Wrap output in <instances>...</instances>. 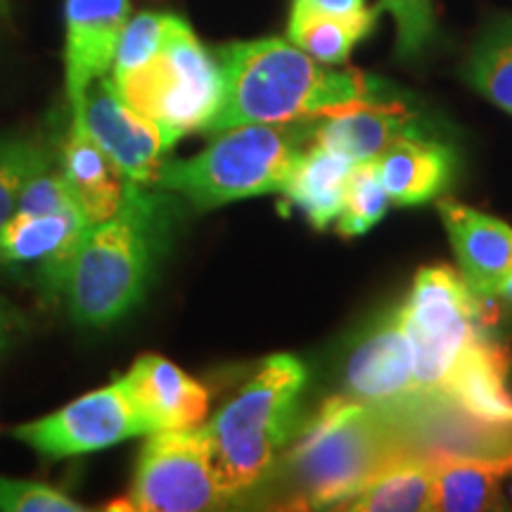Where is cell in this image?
Wrapping results in <instances>:
<instances>
[{
	"label": "cell",
	"mask_w": 512,
	"mask_h": 512,
	"mask_svg": "<svg viewBox=\"0 0 512 512\" xmlns=\"http://www.w3.org/2000/svg\"><path fill=\"white\" fill-rule=\"evenodd\" d=\"M0 510L5 512H81L74 498L62 494L55 486L31 479L0 475Z\"/></svg>",
	"instance_id": "cell-29"
},
{
	"label": "cell",
	"mask_w": 512,
	"mask_h": 512,
	"mask_svg": "<svg viewBox=\"0 0 512 512\" xmlns=\"http://www.w3.org/2000/svg\"><path fill=\"white\" fill-rule=\"evenodd\" d=\"M12 323H15V313L8 309V304L0 299V347L8 342L10 332H12Z\"/></svg>",
	"instance_id": "cell-31"
},
{
	"label": "cell",
	"mask_w": 512,
	"mask_h": 512,
	"mask_svg": "<svg viewBox=\"0 0 512 512\" xmlns=\"http://www.w3.org/2000/svg\"><path fill=\"white\" fill-rule=\"evenodd\" d=\"M503 491H505V501L512 505V472L508 477H505V484H503Z\"/></svg>",
	"instance_id": "cell-33"
},
{
	"label": "cell",
	"mask_w": 512,
	"mask_h": 512,
	"mask_svg": "<svg viewBox=\"0 0 512 512\" xmlns=\"http://www.w3.org/2000/svg\"><path fill=\"white\" fill-rule=\"evenodd\" d=\"M437 209L467 287L494 299L512 275V226L456 200H437Z\"/></svg>",
	"instance_id": "cell-14"
},
{
	"label": "cell",
	"mask_w": 512,
	"mask_h": 512,
	"mask_svg": "<svg viewBox=\"0 0 512 512\" xmlns=\"http://www.w3.org/2000/svg\"><path fill=\"white\" fill-rule=\"evenodd\" d=\"M140 434H150V425L121 380L83 394L60 411L15 430L19 441L48 458L105 451Z\"/></svg>",
	"instance_id": "cell-9"
},
{
	"label": "cell",
	"mask_w": 512,
	"mask_h": 512,
	"mask_svg": "<svg viewBox=\"0 0 512 512\" xmlns=\"http://www.w3.org/2000/svg\"><path fill=\"white\" fill-rule=\"evenodd\" d=\"M128 0H67L64 3V76L72 110L81 107L88 86L110 74L119 38L131 17Z\"/></svg>",
	"instance_id": "cell-13"
},
{
	"label": "cell",
	"mask_w": 512,
	"mask_h": 512,
	"mask_svg": "<svg viewBox=\"0 0 512 512\" xmlns=\"http://www.w3.org/2000/svg\"><path fill=\"white\" fill-rule=\"evenodd\" d=\"M72 112L83 119L88 133L126 181L155 185L162 157L171 150L169 140L155 121L121 100L110 74L95 79L83 95L81 107Z\"/></svg>",
	"instance_id": "cell-10"
},
{
	"label": "cell",
	"mask_w": 512,
	"mask_h": 512,
	"mask_svg": "<svg viewBox=\"0 0 512 512\" xmlns=\"http://www.w3.org/2000/svg\"><path fill=\"white\" fill-rule=\"evenodd\" d=\"M354 169V159L311 140L294 166L283 195L294 207L304 211L313 228L323 230L337 221L347 200L349 178Z\"/></svg>",
	"instance_id": "cell-21"
},
{
	"label": "cell",
	"mask_w": 512,
	"mask_h": 512,
	"mask_svg": "<svg viewBox=\"0 0 512 512\" xmlns=\"http://www.w3.org/2000/svg\"><path fill=\"white\" fill-rule=\"evenodd\" d=\"M389 204H392V197L387 195L380 178H377L375 164H356L349 178L347 200H344V207L337 216V233L342 238H356V235L368 233L384 219Z\"/></svg>",
	"instance_id": "cell-26"
},
{
	"label": "cell",
	"mask_w": 512,
	"mask_h": 512,
	"mask_svg": "<svg viewBox=\"0 0 512 512\" xmlns=\"http://www.w3.org/2000/svg\"><path fill=\"white\" fill-rule=\"evenodd\" d=\"M292 3L306 5V8L328 12V15H339V17L358 15V12L366 10V0H292Z\"/></svg>",
	"instance_id": "cell-30"
},
{
	"label": "cell",
	"mask_w": 512,
	"mask_h": 512,
	"mask_svg": "<svg viewBox=\"0 0 512 512\" xmlns=\"http://www.w3.org/2000/svg\"><path fill=\"white\" fill-rule=\"evenodd\" d=\"M347 394L399 422L422 401L413 373V351L399 309L382 318L347 361Z\"/></svg>",
	"instance_id": "cell-12"
},
{
	"label": "cell",
	"mask_w": 512,
	"mask_h": 512,
	"mask_svg": "<svg viewBox=\"0 0 512 512\" xmlns=\"http://www.w3.org/2000/svg\"><path fill=\"white\" fill-rule=\"evenodd\" d=\"M380 10L392 12L396 22V46L401 57H418L437 31L432 0H380Z\"/></svg>",
	"instance_id": "cell-28"
},
{
	"label": "cell",
	"mask_w": 512,
	"mask_h": 512,
	"mask_svg": "<svg viewBox=\"0 0 512 512\" xmlns=\"http://www.w3.org/2000/svg\"><path fill=\"white\" fill-rule=\"evenodd\" d=\"M88 230L79 204L50 214H15L0 233V266L31 275L50 294H64Z\"/></svg>",
	"instance_id": "cell-11"
},
{
	"label": "cell",
	"mask_w": 512,
	"mask_h": 512,
	"mask_svg": "<svg viewBox=\"0 0 512 512\" xmlns=\"http://www.w3.org/2000/svg\"><path fill=\"white\" fill-rule=\"evenodd\" d=\"M223 98L204 133L245 124H290L373 98L375 83L356 69H330L290 38H256L221 50Z\"/></svg>",
	"instance_id": "cell-1"
},
{
	"label": "cell",
	"mask_w": 512,
	"mask_h": 512,
	"mask_svg": "<svg viewBox=\"0 0 512 512\" xmlns=\"http://www.w3.org/2000/svg\"><path fill=\"white\" fill-rule=\"evenodd\" d=\"M121 382L150 425V434L159 430H190L207 420V389L164 356H140Z\"/></svg>",
	"instance_id": "cell-15"
},
{
	"label": "cell",
	"mask_w": 512,
	"mask_h": 512,
	"mask_svg": "<svg viewBox=\"0 0 512 512\" xmlns=\"http://www.w3.org/2000/svg\"><path fill=\"white\" fill-rule=\"evenodd\" d=\"M304 384V363L297 356L275 354L204 425L226 498L245 494L271 470L297 427Z\"/></svg>",
	"instance_id": "cell-4"
},
{
	"label": "cell",
	"mask_w": 512,
	"mask_h": 512,
	"mask_svg": "<svg viewBox=\"0 0 512 512\" xmlns=\"http://www.w3.org/2000/svg\"><path fill=\"white\" fill-rule=\"evenodd\" d=\"M510 351L489 332L472 339L446 377L439 401L451 403L472 418L512 425V394L508 389Z\"/></svg>",
	"instance_id": "cell-17"
},
{
	"label": "cell",
	"mask_w": 512,
	"mask_h": 512,
	"mask_svg": "<svg viewBox=\"0 0 512 512\" xmlns=\"http://www.w3.org/2000/svg\"><path fill=\"white\" fill-rule=\"evenodd\" d=\"M50 164L48 150L36 140L0 136V233L15 216L19 195L29 178Z\"/></svg>",
	"instance_id": "cell-25"
},
{
	"label": "cell",
	"mask_w": 512,
	"mask_h": 512,
	"mask_svg": "<svg viewBox=\"0 0 512 512\" xmlns=\"http://www.w3.org/2000/svg\"><path fill=\"white\" fill-rule=\"evenodd\" d=\"M171 12H140L126 22L112 62V79L145 67L159 53Z\"/></svg>",
	"instance_id": "cell-27"
},
{
	"label": "cell",
	"mask_w": 512,
	"mask_h": 512,
	"mask_svg": "<svg viewBox=\"0 0 512 512\" xmlns=\"http://www.w3.org/2000/svg\"><path fill=\"white\" fill-rule=\"evenodd\" d=\"M226 501L204 425L147 434L126 501L128 510L200 512Z\"/></svg>",
	"instance_id": "cell-8"
},
{
	"label": "cell",
	"mask_w": 512,
	"mask_h": 512,
	"mask_svg": "<svg viewBox=\"0 0 512 512\" xmlns=\"http://www.w3.org/2000/svg\"><path fill=\"white\" fill-rule=\"evenodd\" d=\"M166 219L162 197L128 181L117 214L91 226L76 256L64 292L74 320L110 325L145 297Z\"/></svg>",
	"instance_id": "cell-2"
},
{
	"label": "cell",
	"mask_w": 512,
	"mask_h": 512,
	"mask_svg": "<svg viewBox=\"0 0 512 512\" xmlns=\"http://www.w3.org/2000/svg\"><path fill=\"white\" fill-rule=\"evenodd\" d=\"M494 302H501V304L510 306V309H512V275H510L508 280H505L501 290H498V294L494 297Z\"/></svg>",
	"instance_id": "cell-32"
},
{
	"label": "cell",
	"mask_w": 512,
	"mask_h": 512,
	"mask_svg": "<svg viewBox=\"0 0 512 512\" xmlns=\"http://www.w3.org/2000/svg\"><path fill=\"white\" fill-rule=\"evenodd\" d=\"M112 81L121 100L155 121L171 147L192 131H204L223 98L221 64L178 15H169L159 53L145 67Z\"/></svg>",
	"instance_id": "cell-6"
},
{
	"label": "cell",
	"mask_w": 512,
	"mask_h": 512,
	"mask_svg": "<svg viewBox=\"0 0 512 512\" xmlns=\"http://www.w3.org/2000/svg\"><path fill=\"white\" fill-rule=\"evenodd\" d=\"M494 299H479L451 266H425L399 306L413 351V373L422 399H439L446 377L472 339L489 330Z\"/></svg>",
	"instance_id": "cell-7"
},
{
	"label": "cell",
	"mask_w": 512,
	"mask_h": 512,
	"mask_svg": "<svg viewBox=\"0 0 512 512\" xmlns=\"http://www.w3.org/2000/svg\"><path fill=\"white\" fill-rule=\"evenodd\" d=\"M380 15V5L370 10L366 8L358 15L339 17L292 3L287 38L294 46L302 48L306 55H311L313 60L328 64V67H337V64L347 62L356 43L373 31Z\"/></svg>",
	"instance_id": "cell-23"
},
{
	"label": "cell",
	"mask_w": 512,
	"mask_h": 512,
	"mask_svg": "<svg viewBox=\"0 0 512 512\" xmlns=\"http://www.w3.org/2000/svg\"><path fill=\"white\" fill-rule=\"evenodd\" d=\"M399 425L354 396H330L294 441L292 484L306 508H342L401 448Z\"/></svg>",
	"instance_id": "cell-3"
},
{
	"label": "cell",
	"mask_w": 512,
	"mask_h": 512,
	"mask_svg": "<svg viewBox=\"0 0 512 512\" xmlns=\"http://www.w3.org/2000/svg\"><path fill=\"white\" fill-rule=\"evenodd\" d=\"M316 117L290 124H245L219 133L207 150L190 159L162 162L155 185L216 209L247 197L283 192L294 166L313 138Z\"/></svg>",
	"instance_id": "cell-5"
},
{
	"label": "cell",
	"mask_w": 512,
	"mask_h": 512,
	"mask_svg": "<svg viewBox=\"0 0 512 512\" xmlns=\"http://www.w3.org/2000/svg\"><path fill=\"white\" fill-rule=\"evenodd\" d=\"M434 460L430 510L482 512L505 508V477L512 472V456L477 458L427 451Z\"/></svg>",
	"instance_id": "cell-19"
},
{
	"label": "cell",
	"mask_w": 512,
	"mask_h": 512,
	"mask_svg": "<svg viewBox=\"0 0 512 512\" xmlns=\"http://www.w3.org/2000/svg\"><path fill=\"white\" fill-rule=\"evenodd\" d=\"M380 183L401 207L434 200L451 181L453 155L441 143L422 136H403L375 159Z\"/></svg>",
	"instance_id": "cell-20"
},
{
	"label": "cell",
	"mask_w": 512,
	"mask_h": 512,
	"mask_svg": "<svg viewBox=\"0 0 512 512\" xmlns=\"http://www.w3.org/2000/svg\"><path fill=\"white\" fill-rule=\"evenodd\" d=\"M5 10H8V0H0V15H3Z\"/></svg>",
	"instance_id": "cell-34"
},
{
	"label": "cell",
	"mask_w": 512,
	"mask_h": 512,
	"mask_svg": "<svg viewBox=\"0 0 512 512\" xmlns=\"http://www.w3.org/2000/svg\"><path fill=\"white\" fill-rule=\"evenodd\" d=\"M62 174L91 226L112 219L124 202L128 181L100 145L95 143L81 117L72 119L62 150Z\"/></svg>",
	"instance_id": "cell-18"
},
{
	"label": "cell",
	"mask_w": 512,
	"mask_h": 512,
	"mask_svg": "<svg viewBox=\"0 0 512 512\" xmlns=\"http://www.w3.org/2000/svg\"><path fill=\"white\" fill-rule=\"evenodd\" d=\"M465 79L486 100L512 114V15L482 31L467 57Z\"/></svg>",
	"instance_id": "cell-24"
},
{
	"label": "cell",
	"mask_w": 512,
	"mask_h": 512,
	"mask_svg": "<svg viewBox=\"0 0 512 512\" xmlns=\"http://www.w3.org/2000/svg\"><path fill=\"white\" fill-rule=\"evenodd\" d=\"M434 460L415 446L401 448L370 482L339 510L418 512L430 510Z\"/></svg>",
	"instance_id": "cell-22"
},
{
	"label": "cell",
	"mask_w": 512,
	"mask_h": 512,
	"mask_svg": "<svg viewBox=\"0 0 512 512\" xmlns=\"http://www.w3.org/2000/svg\"><path fill=\"white\" fill-rule=\"evenodd\" d=\"M403 136H420V126L401 102L363 98L316 117L313 143L342 152L356 164L375 162Z\"/></svg>",
	"instance_id": "cell-16"
}]
</instances>
